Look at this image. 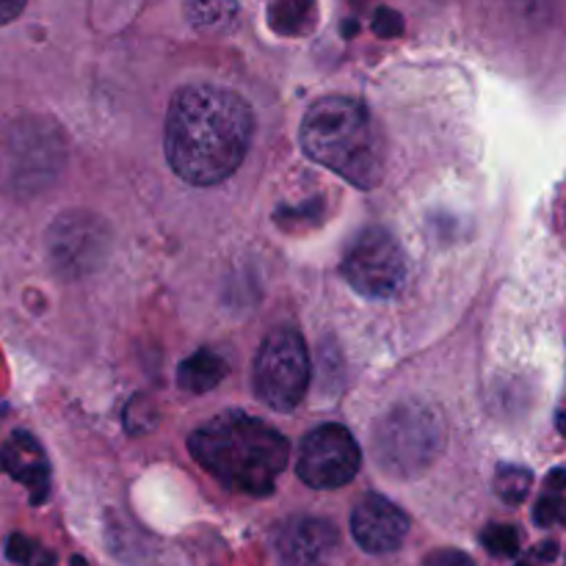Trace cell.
Instances as JSON below:
<instances>
[{"label": "cell", "instance_id": "6da1fadb", "mask_svg": "<svg viewBox=\"0 0 566 566\" xmlns=\"http://www.w3.org/2000/svg\"><path fill=\"white\" fill-rule=\"evenodd\" d=\"M254 136V114L230 88L186 86L166 114V160L191 186H216L241 169Z\"/></svg>", "mask_w": 566, "mask_h": 566}, {"label": "cell", "instance_id": "7a4b0ae2", "mask_svg": "<svg viewBox=\"0 0 566 566\" xmlns=\"http://www.w3.org/2000/svg\"><path fill=\"white\" fill-rule=\"evenodd\" d=\"M188 448L221 484L247 495H271L291 457L285 437L247 412H224L199 426Z\"/></svg>", "mask_w": 566, "mask_h": 566}, {"label": "cell", "instance_id": "3957f363", "mask_svg": "<svg viewBox=\"0 0 566 566\" xmlns=\"http://www.w3.org/2000/svg\"><path fill=\"white\" fill-rule=\"evenodd\" d=\"M302 147L315 164L346 177L357 188L379 186L385 175V142L368 105L332 94L310 105L302 119Z\"/></svg>", "mask_w": 566, "mask_h": 566}, {"label": "cell", "instance_id": "277c9868", "mask_svg": "<svg viewBox=\"0 0 566 566\" xmlns=\"http://www.w3.org/2000/svg\"><path fill=\"white\" fill-rule=\"evenodd\" d=\"M442 420L431 409L407 403L385 415L376 429V457L385 473L418 475L429 468L442 448Z\"/></svg>", "mask_w": 566, "mask_h": 566}, {"label": "cell", "instance_id": "5b68a950", "mask_svg": "<svg viewBox=\"0 0 566 566\" xmlns=\"http://www.w3.org/2000/svg\"><path fill=\"white\" fill-rule=\"evenodd\" d=\"M254 392L265 407L291 412L307 396L310 357L304 337L296 329H274L254 357Z\"/></svg>", "mask_w": 566, "mask_h": 566}, {"label": "cell", "instance_id": "8992f818", "mask_svg": "<svg viewBox=\"0 0 566 566\" xmlns=\"http://www.w3.org/2000/svg\"><path fill=\"white\" fill-rule=\"evenodd\" d=\"M343 276L363 296L390 298L407 276V258L390 232L370 227L346 249Z\"/></svg>", "mask_w": 566, "mask_h": 566}, {"label": "cell", "instance_id": "52a82bcc", "mask_svg": "<svg viewBox=\"0 0 566 566\" xmlns=\"http://www.w3.org/2000/svg\"><path fill=\"white\" fill-rule=\"evenodd\" d=\"M359 464L363 453L352 431L337 423H326L304 437L296 473L313 490H337L359 473Z\"/></svg>", "mask_w": 566, "mask_h": 566}, {"label": "cell", "instance_id": "ba28073f", "mask_svg": "<svg viewBox=\"0 0 566 566\" xmlns=\"http://www.w3.org/2000/svg\"><path fill=\"white\" fill-rule=\"evenodd\" d=\"M409 534V517L381 495H365L352 512V536L365 553H396Z\"/></svg>", "mask_w": 566, "mask_h": 566}, {"label": "cell", "instance_id": "9c48e42d", "mask_svg": "<svg viewBox=\"0 0 566 566\" xmlns=\"http://www.w3.org/2000/svg\"><path fill=\"white\" fill-rule=\"evenodd\" d=\"M50 254L55 269L83 274L103 258V224L92 216L70 213L50 230Z\"/></svg>", "mask_w": 566, "mask_h": 566}, {"label": "cell", "instance_id": "30bf717a", "mask_svg": "<svg viewBox=\"0 0 566 566\" xmlns=\"http://www.w3.org/2000/svg\"><path fill=\"white\" fill-rule=\"evenodd\" d=\"M337 547V528L326 520H293L282 528L280 551L291 564L315 566L324 564Z\"/></svg>", "mask_w": 566, "mask_h": 566}, {"label": "cell", "instance_id": "8fae6325", "mask_svg": "<svg viewBox=\"0 0 566 566\" xmlns=\"http://www.w3.org/2000/svg\"><path fill=\"white\" fill-rule=\"evenodd\" d=\"M0 468L9 470L17 481L31 486V501L42 503L48 495V464L42 462L36 442L28 434H17L11 446L0 453Z\"/></svg>", "mask_w": 566, "mask_h": 566}, {"label": "cell", "instance_id": "7c38bea8", "mask_svg": "<svg viewBox=\"0 0 566 566\" xmlns=\"http://www.w3.org/2000/svg\"><path fill=\"white\" fill-rule=\"evenodd\" d=\"M230 365L213 352H197L191 359L180 365V374H177V385L186 392H208L219 385L227 376Z\"/></svg>", "mask_w": 566, "mask_h": 566}, {"label": "cell", "instance_id": "4fadbf2b", "mask_svg": "<svg viewBox=\"0 0 566 566\" xmlns=\"http://www.w3.org/2000/svg\"><path fill=\"white\" fill-rule=\"evenodd\" d=\"M315 17H318L315 0H271L269 6L271 28L285 36L307 33L315 25Z\"/></svg>", "mask_w": 566, "mask_h": 566}, {"label": "cell", "instance_id": "5bb4252c", "mask_svg": "<svg viewBox=\"0 0 566 566\" xmlns=\"http://www.w3.org/2000/svg\"><path fill=\"white\" fill-rule=\"evenodd\" d=\"M182 9L193 28L208 33L227 31L238 17L235 0H182Z\"/></svg>", "mask_w": 566, "mask_h": 566}, {"label": "cell", "instance_id": "9a60e30c", "mask_svg": "<svg viewBox=\"0 0 566 566\" xmlns=\"http://www.w3.org/2000/svg\"><path fill=\"white\" fill-rule=\"evenodd\" d=\"M531 470L517 468V464H501L495 473V495L509 506H520L531 492Z\"/></svg>", "mask_w": 566, "mask_h": 566}, {"label": "cell", "instance_id": "2e32d148", "mask_svg": "<svg viewBox=\"0 0 566 566\" xmlns=\"http://www.w3.org/2000/svg\"><path fill=\"white\" fill-rule=\"evenodd\" d=\"M481 542L492 556H517L520 553V534L512 525H490L481 534Z\"/></svg>", "mask_w": 566, "mask_h": 566}, {"label": "cell", "instance_id": "e0dca14e", "mask_svg": "<svg viewBox=\"0 0 566 566\" xmlns=\"http://www.w3.org/2000/svg\"><path fill=\"white\" fill-rule=\"evenodd\" d=\"M551 495L542 497L534 509V520L542 528H553L564 520V490H556V486H551Z\"/></svg>", "mask_w": 566, "mask_h": 566}, {"label": "cell", "instance_id": "ac0fdd59", "mask_svg": "<svg viewBox=\"0 0 566 566\" xmlns=\"http://www.w3.org/2000/svg\"><path fill=\"white\" fill-rule=\"evenodd\" d=\"M33 553H36V545H33L28 536L14 534V536H9V542H6V556H9V562L31 564Z\"/></svg>", "mask_w": 566, "mask_h": 566}, {"label": "cell", "instance_id": "d6986e66", "mask_svg": "<svg viewBox=\"0 0 566 566\" xmlns=\"http://www.w3.org/2000/svg\"><path fill=\"white\" fill-rule=\"evenodd\" d=\"M423 566H475V562L468 556V553L451 551V547H446V551L429 553Z\"/></svg>", "mask_w": 566, "mask_h": 566}, {"label": "cell", "instance_id": "ffe728a7", "mask_svg": "<svg viewBox=\"0 0 566 566\" xmlns=\"http://www.w3.org/2000/svg\"><path fill=\"white\" fill-rule=\"evenodd\" d=\"M374 31L379 33V36H398V33L403 31V20L398 11H390V9H379L376 11V20H374Z\"/></svg>", "mask_w": 566, "mask_h": 566}, {"label": "cell", "instance_id": "44dd1931", "mask_svg": "<svg viewBox=\"0 0 566 566\" xmlns=\"http://www.w3.org/2000/svg\"><path fill=\"white\" fill-rule=\"evenodd\" d=\"M28 0H0V25L11 22L14 17H20V11L25 9Z\"/></svg>", "mask_w": 566, "mask_h": 566}, {"label": "cell", "instance_id": "7402d4cb", "mask_svg": "<svg viewBox=\"0 0 566 566\" xmlns=\"http://www.w3.org/2000/svg\"><path fill=\"white\" fill-rule=\"evenodd\" d=\"M556 553H558V547L553 545V542H547V545L536 547V556L545 558V562H553V558H556Z\"/></svg>", "mask_w": 566, "mask_h": 566}, {"label": "cell", "instance_id": "603a6c76", "mask_svg": "<svg viewBox=\"0 0 566 566\" xmlns=\"http://www.w3.org/2000/svg\"><path fill=\"white\" fill-rule=\"evenodd\" d=\"M72 566H88L86 562H83V558L81 556H75V558H72Z\"/></svg>", "mask_w": 566, "mask_h": 566}, {"label": "cell", "instance_id": "cb8c5ba5", "mask_svg": "<svg viewBox=\"0 0 566 566\" xmlns=\"http://www.w3.org/2000/svg\"><path fill=\"white\" fill-rule=\"evenodd\" d=\"M39 566H53V556H44V562Z\"/></svg>", "mask_w": 566, "mask_h": 566}, {"label": "cell", "instance_id": "d4e9b609", "mask_svg": "<svg viewBox=\"0 0 566 566\" xmlns=\"http://www.w3.org/2000/svg\"><path fill=\"white\" fill-rule=\"evenodd\" d=\"M517 566H525V564H517Z\"/></svg>", "mask_w": 566, "mask_h": 566}]
</instances>
